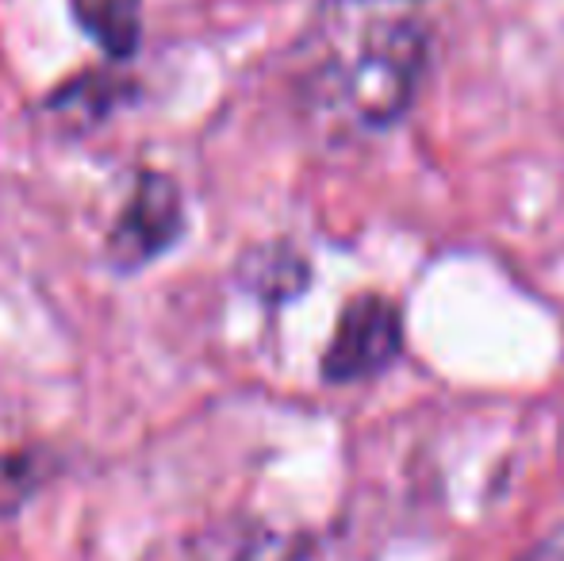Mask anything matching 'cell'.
Returning <instances> with one entry per match:
<instances>
[{
  "mask_svg": "<svg viewBox=\"0 0 564 561\" xmlns=\"http://www.w3.org/2000/svg\"><path fill=\"white\" fill-rule=\"evenodd\" d=\"M181 227H185V204H181L177 181L170 173L142 170L108 231V262L119 273L142 270L181 239Z\"/></svg>",
  "mask_w": 564,
  "mask_h": 561,
  "instance_id": "cell-3",
  "label": "cell"
},
{
  "mask_svg": "<svg viewBox=\"0 0 564 561\" xmlns=\"http://www.w3.org/2000/svg\"><path fill=\"white\" fill-rule=\"evenodd\" d=\"M69 12L108 58H131L139 51L142 0H69Z\"/></svg>",
  "mask_w": 564,
  "mask_h": 561,
  "instance_id": "cell-4",
  "label": "cell"
},
{
  "mask_svg": "<svg viewBox=\"0 0 564 561\" xmlns=\"http://www.w3.org/2000/svg\"><path fill=\"white\" fill-rule=\"evenodd\" d=\"M116 100V85L108 77H82V82L66 85L58 97H51V112L62 116V120H74V123H93L112 108Z\"/></svg>",
  "mask_w": 564,
  "mask_h": 561,
  "instance_id": "cell-7",
  "label": "cell"
},
{
  "mask_svg": "<svg viewBox=\"0 0 564 561\" xmlns=\"http://www.w3.org/2000/svg\"><path fill=\"white\" fill-rule=\"evenodd\" d=\"M51 473H54V457L39 446L0 454V516H12L15 508H23L46 485Z\"/></svg>",
  "mask_w": 564,
  "mask_h": 561,
  "instance_id": "cell-6",
  "label": "cell"
},
{
  "mask_svg": "<svg viewBox=\"0 0 564 561\" xmlns=\"http://www.w3.org/2000/svg\"><path fill=\"white\" fill-rule=\"evenodd\" d=\"M403 350L400 308L380 292H357L338 315V327L323 354V377L330 385H354L384 374Z\"/></svg>",
  "mask_w": 564,
  "mask_h": 561,
  "instance_id": "cell-2",
  "label": "cell"
},
{
  "mask_svg": "<svg viewBox=\"0 0 564 561\" xmlns=\"http://www.w3.org/2000/svg\"><path fill=\"white\" fill-rule=\"evenodd\" d=\"M431 51L423 0H315L292 51V82L319 123L372 136L411 112Z\"/></svg>",
  "mask_w": 564,
  "mask_h": 561,
  "instance_id": "cell-1",
  "label": "cell"
},
{
  "mask_svg": "<svg viewBox=\"0 0 564 561\" xmlns=\"http://www.w3.org/2000/svg\"><path fill=\"white\" fill-rule=\"evenodd\" d=\"M242 281L250 292L269 300L296 296L307 284V262L289 247H261L242 258Z\"/></svg>",
  "mask_w": 564,
  "mask_h": 561,
  "instance_id": "cell-5",
  "label": "cell"
}]
</instances>
